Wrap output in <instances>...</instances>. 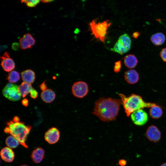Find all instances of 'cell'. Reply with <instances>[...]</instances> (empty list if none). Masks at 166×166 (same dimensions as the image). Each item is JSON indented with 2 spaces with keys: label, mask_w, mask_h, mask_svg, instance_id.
<instances>
[{
  "label": "cell",
  "mask_w": 166,
  "mask_h": 166,
  "mask_svg": "<svg viewBox=\"0 0 166 166\" xmlns=\"http://www.w3.org/2000/svg\"><path fill=\"white\" fill-rule=\"evenodd\" d=\"M119 164L121 166H125L126 164V161L124 159H121L119 162Z\"/></svg>",
  "instance_id": "cell-33"
},
{
  "label": "cell",
  "mask_w": 166,
  "mask_h": 166,
  "mask_svg": "<svg viewBox=\"0 0 166 166\" xmlns=\"http://www.w3.org/2000/svg\"><path fill=\"white\" fill-rule=\"evenodd\" d=\"M22 79L24 82L31 84L34 81L35 74L34 72L31 69H27L21 73Z\"/></svg>",
  "instance_id": "cell-15"
},
{
  "label": "cell",
  "mask_w": 166,
  "mask_h": 166,
  "mask_svg": "<svg viewBox=\"0 0 166 166\" xmlns=\"http://www.w3.org/2000/svg\"><path fill=\"white\" fill-rule=\"evenodd\" d=\"M124 62L125 65L128 69H133L137 65L138 61L136 57L133 54H129L125 56L124 58Z\"/></svg>",
  "instance_id": "cell-14"
},
{
  "label": "cell",
  "mask_w": 166,
  "mask_h": 166,
  "mask_svg": "<svg viewBox=\"0 0 166 166\" xmlns=\"http://www.w3.org/2000/svg\"><path fill=\"white\" fill-rule=\"evenodd\" d=\"M150 39L152 44L155 46H159L164 43L166 37L163 33L158 32L152 35Z\"/></svg>",
  "instance_id": "cell-16"
},
{
  "label": "cell",
  "mask_w": 166,
  "mask_h": 166,
  "mask_svg": "<svg viewBox=\"0 0 166 166\" xmlns=\"http://www.w3.org/2000/svg\"><path fill=\"white\" fill-rule=\"evenodd\" d=\"M121 68V61L120 60L115 63L114 71L115 73H118L120 72Z\"/></svg>",
  "instance_id": "cell-26"
},
{
  "label": "cell",
  "mask_w": 166,
  "mask_h": 166,
  "mask_svg": "<svg viewBox=\"0 0 166 166\" xmlns=\"http://www.w3.org/2000/svg\"><path fill=\"white\" fill-rule=\"evenodd\" d=\"M23 37L28 41L31 46L35 44L36 40L30 34L27 33L23 35Z\"/></svg>",
  "instance_id": "cell-25"
},
{
  "label": "cell",
  "mask_w": 166,
  "mask_h": 166,
  "mask_svg": "<svg viewBox=\"0 0 166 166\" xmlns=\"http://www.w3.org/2000/svg\"><path fill=\"white\" fill-rule=\"evenodd\" d=\"M19 44L20 47L22 49H30L32 47L29 43L23 36L20 38Z\"/></svg>",
  "instance_id": "cell-23"
},
{
  "label": "cell",
  "mask_w": 166,
  "mask_h": 166,
  "mask_svg": "<svg viewBox=\"0 0 166 166\" xmlns=\"http://www.w3.org/2000/svg\"><path fill=\"white\" fill-rule=\"evenodd\" d=\"M160 55L162 60L166 62V47L162 49L160 53Z\"/></svg>",
  "instance_id": "cell-27"
},
{
  "label": "cell",
  "mask_w": 166,
  "mask_h": 166,
  "mask_svg": "<svg viewBox=\"0 0 166 166\" xmlns=\"http://www.w3.org/2000/svg\"><path fill=\"white\" fill-rule=\"evenodd\" d=\"M6 79L10 83H16L20 79V74L16 71H12L8 74Z\"/></svg>",
  "instance_id": "cell-22"
},
{
  "label": "cell",
  "mask_w": 166,
  "mask_h": 166,
  "mask_svg": "<svg viewBox=\"0 0 166 166\" xmlns=\"http://www.w3.org/2000/svg\"><path fill=\"white\" fill-rule=\"evenodd\" d=\"M12 121L14 122H17L20 121L19 117L17 116H15L14 117Z\"/></svg>",
  "instance_id": "cell-35"
},
{
  "label": "cell",
  "mask_w": 166,
  "mask_h": 166,
  "mask_svg": "<svg viewBox=\"0 0 166 166\" xmlns=\"http://www.w3.org/2000/svg\"><path fill=\"white\" fill-rule=\"evenodd\" d=\"M121 104L120 99L100 98L95 102L93 114L103 122L114 121L118 114Z\"/></svg>",
  "instance_id": "cell-1"
},
{
  "label": "cell",
  "mask_w": 166,
  "mask_h": 166,
  "mask_svg": "<svg viewBox=\"0 0 166 166\" xmlns=\"http://www.w3.org/2000/svg\"><path fill=\"white\" fill-rule=\"evenodd\" d=\"M0 156L2 159L6 162H12L14 158V152L11 148L8 147H4L0 151Z\"/></svg>",
  "instance_id": "cell-12"
},
{
  "label": "cell",
  "mask_w": 166,
  "mask_h": 166,
  "mask_svg": "<svg viewBox=\"0 0 166 166\" xmlns=\"http://www.w3.org/2000/svg\"><path fill=\"white\" fill-rule=\"evenodd\" d=\"M124 77L125 81L130 84L136 83L139 79V73L134 69H130L126 71L124 73Z\"/></svg>",
  "instance_id": "cell-11"
},
{
  "label": "cell",
  "mask_w": 166,
  "mask_h": 166,
  "mask_svg": "<svg viewBox=\"0 0 166 166\" xmlns=\"http://www.w3.org/2000/svg\"><path fill=\"white\" fill-rule=\"evenodd\" d=\"M60 132L56 128L53 127L49 129L45 133L44 138L45 141L50 144H55L59 140Z\"/></svg>",
  "instance_id": "cell-10"
},
{
  "label": "cell",
  "mask_w": 166,
  "mask_h": 166,
  "mask_svg": "<svg viewBox=\"0 0 166 166\" xmlns=\"http://www.w3.org/2000/svg\"><path fill=\"white\" fill-rule=\"evenodd\" d=\"M160 166H166V163L162 164Z\"/></svg>",
  "instance_id": "cell-37"
},
{
  "label": "cell",
  "mask_w": 166,
  "mask_h": 166,
  "mask_svg": "<svg viewBox=\"0 0 166 166\" xmlns=\"http://www.w3.org/2000/svg\"><path fill=\"white\" fill-rule=\"evenodd\" d=\"M111 24L109 20L98 22L96 19L93 20L89 25L91 34L96 38L104 43L108 33V28Z\"/></svg>",
  "instance_id": "cell-4"
},
{
  "label": "cell",
  "mask_w": 166,
  "mask_h": 166,
  "mask_svg": "<svg viewBox=\"0 0 166 166\" xmlns=\"http://www.w3.org/2000/svg\"><path fill=\"white\" fill-rule=\"evenodd\" d=\"M41 90L43 91L47 89V86L45 83V81H43L39 86Z\"/></svg>",
  "instance_id": "cell-30"
},
{
  "label": "cell",
  "mask_w": 166,
  "mask_h": 166,
  "mask_svg": "<svg viewBox=\"0 0 166 166\" xmlns=\"http://www.w3.org/2000/svg\"><path fill=\"white\" fill-rule=\"evenodd\" d=\"M5 143L7 147L11 149L17 148L20 144L18 141L12 135L6 138Z\"/></svg>",
  "instance_id": "cell-21"
},
{
  "label": "cell",
  "mask_w": 166,
  "mask_h": 166,
  "mask_svg": "<svg viewBox=\"0 0 166 166\" xmlns=\"http://www.w3.org/2000/svg\"><path fill=\"white\" fill-rule=\"evenodd\" d=\"M131 40L127 34L120 36L111 50L120 54L123 55L128 52L130 49Z\"/></svg>",
  "instance_id": "cell-5"
},
{
  "label": "cell",
  "mask_w": 166,
  "mask_h": 166,
  "mask_svg": "<svg viewBox=\"0 0 166 166\" xmlns=\"http://www.w3.org/2000/svg\"><path fill=\"white\" fill-rule=\"evenodd\" d=\"M20 166H29L27 165L26 164H24L22 165H20Z\"/></svg>",
  "instance_id": "cell-38"
},
{
  "label": "cell",
  "mask_w": 166,
  "mask_h": 166,
  "mask_svg": "<svg viewBox=\"0 0 166 166\" xmlns=\"http://www.w3.org/2000/svg\"><path fill=\"white\" fill-rule=\"evenodd\" d=\"M56 94L54 91L50 89H47L42 91L41 94L42 100L46 103H50L55 99Z\"/></svg>",
  "instance_id": "cell-17"
},
{
  "label": "cell",
  "mask_w": 166,
  "mask_h": 166,
  "mask_svg": "<svg viewBox=\"0 0 166 166\" xmlns=\"http://www.w3.org/2000/svg\"><path fill=\"white\" fill-rule=\"evenodd\" d=\"M54 0H41L43 3H48L53 1Z\"/></svg>",
  "instance_id": "cell-36"
},
{
  "label": "cell",
  "mask_w": 166,
  "mask_h": 166,
  "mask_svg": "<svg viewBox=\"0 0 166 166\" xmlns=\"http://www.w3.org/2000/svg\"><path fill=\"white\" fill-rule=\"evenodd\" d=\"M145 136L149 141L156 143L160 140L161 133L157 126L154 125H151L147 128Z\"/></svg>",
  "instance_id": "cell-9"
},
{
  "label": "cell",
  "mask_w": 166,
  "mask_h": 166,
  "mask_svg": "<svg viewBox=\"0 0 166 166\" xmlns=\"http://www.w3.org/2000/svg\"><path fill=\"white\" fill-rule=\"evenodd\" d=\"M1 59V65L4 71L7 72H10L15 68V62L10 57Z\"/></svg>",
  "instance_id": "cell-18"
},
{
  "label": "cell",
  "mask_w": 166,
  "mask_h": 166,
  "mask_svg": "<svg viewBox=\"0 0 166 166\" xmlns=\"http://www.w3.org/2000/svg\"><path fill=\"white\" fill-rule=\"evenodd\" d=\"M71 89L74 96L80 98L85 97L89 91L87 84L83 81H79L75 82L73 84Z\"/></svg>",
  "instance_id": "cell-7"
},
{
  "label": "cell",
  "mask_w": 166,
  "mask_h": 166,
  "mask_svg": "<svg viewBox=\"0 0 166 166\" xmlns=\"http://www.w3.org/2000/svg\"><path fill=\"white\" fill-rule=\"evenodd\" d=\"M131 120L135 125L141 126L145 124L148 120L147 113L142 109L137 110L131 115Z\"/></svg>",
  "instance_id": "cell-8"
},
{
  "label": "cell",
  "mask_w": 166,
  "mask_h": 166,
  "mask_svg": "<svg viewBox=\"0 0 166 166\" xmlns=\"http://www.w3.org/2000/svg\"><path fill=\"white\" fill-rule=\"evenodd\" d=\"M150 117L154 119H158L162 115L163 109L160 105L156 104L151 107L149 112Z\"/></svg>",
  "instance_id": "cell-19"
},
{
  "label": "cell",
  "mask_w": 166,
  "mask_h": 166,
  "mask_svg": "<svg viewBox=\"0 0 166 166\" xmlns=\"http://www.w3.org/2000/svg\"><path fill=\"white\" fill-rule=\"evenodd\" d=\"M30 93L31 97L34 99H35L38 97V92L34 88L31 90Z\"/></svg>",
  "instance_id": "cell-28"
},
{
  "label": "cell",
  "mask_w": 166,
  "mask_h": 166,
  "mask_svg": "<svg viewBox=\"0 0 166 166\" xmlns=\"http://www.w3.org/2000/svg\"><path fill=\"white\" fill-rule=\"evenodd\" d=\"M19 44L17 42H13L11 45L12 49L14 51L18 50L19 49Z\"/></svg>",
  "instance_id": "cell-29"
},
{
  "label": "cell",
  "mask_w": 166,
  "mask_h": 166,
  "mask_svg": "<svg viewBox=\"0 0 166 166\" xmlns=\"http://www.w3.org/2000/svg\"><path fill=\"white\" fill-rule=\"evenodd\" d=\"M45 152L43 148L38 147L32 152L30 157L32 161L35 163H40L44 157Z\"/></svg>",
  "instance_id": "cell-13"
},
{
  "label": "cell",
  "mask_w": 166,
  "mask_h": 166,
  "mask_svg": "<svg viewBox=\"0 0 166 166\" xmlns=\"http://www.w3.org/2000/svg\"><path fill=\"white\" fill-rule=\"evenodd\" d=\"M22 103L24 106L27 107L29 104L28 100L27 99L25 98L22 100Z\"/></svg>",
  "instance_id": "cell-31"
},
{
  "label": "cell",
  "mask_w": 166,
  "mask_h": 166,
  "mask_svg": "<svg viewBox=\"0 0 166 166\" xmlns=\"http://www.w3.org/2000/svg\"><path fill=\"white\" fill-rule=\"evenodd\" d=\"M22 3H25L29 7H33L36 6L41 0H20Z\"/></svg>",
  "instance_id": "cell-24"
},
{
  "label": "cell",
  "mask_w": 166,
  "mask_h": 166,
  "mask_svg": "<svg viewBox=\"0 0 166 166\" xmlns=\"http://www.w3.org/2000/svg\"><path fill=\"white\" fill-rule=\"evenodd\" d=\"M6 124L7 126L4 129V132L13 136L18 141L20 144L27 148L28 146L26 141L31 127L26 125L23 122H14L12 120L7 122Z\"/></svg>",
  "instance_id": "cell-3"
},
{
  "label": "cell",
  "mask_w": 166,
  "mask_h": 166,
  "mask_svg": "<svg viewBox=\"0 0 166 166\" xmlns=\"http://www.w3.org/2000/svg\"><path fill=\"white\" fill-rule=\"evenodd\" d=\"M2 93L6 98L12 101H17L21 98L18 91V86L12 83L6 85L2 90Z\"/></svg>",
  "instance_id": "cell-6"
},
{
  "label": "cell",
  "mask_w": 166,
  "mask_h": 166,
  "mask_svg": "<svg viewBox=\"0 0 166 166\" xmlns=\"http://www.w3.org/2000/svg\"><path fill=\"white\" fill-rule=\"evenodd\" d=\"M8 47V45H1L0 46V51L4 50L7 49Z\"/></svg>",
  "instance_id": "cell-34"
},
{
  "label": "cell",
  "mask_w": 166,
  "mask_h": 166,
  "mask_svg": "<svg viewBox=\"0 0 166 166\" xmlns=\"http://www.w3.org/2000/svg\"><path fill=\"white\" fill-rule=\"evenodd\" d=\"M140 34V33L138 31L135 32L132 34V36L134 38H137Z\"/></svg>",
  "instance_id": "cell-32"
},
{
  "label": "cell",
  "mask_w": 166,
  "mask_h": 166,
  "mask_svg": "<svg viewBox=\"0 0 166 166\" xmlns=\"http://www.w3.org/2000/svg\"><path fill=\"white\" fill-rule=\"evenodd\" d=\"M119 95L121 104L127 117L137 110L145 108H151L156 104L155 103L146 102L141 96L135 94H132L128 96L122 93L119 94Z\"/></svg>",
  "instance_id": "cell-2"
},
{
  "label": "cell",
  "mask_w": 166,
  "mask_h": 166,
  "mask_svg": "<svg viewBox=\"0 0 166 166\" xmlns=\"http://www.w3.org/2000/svg\"><path fill=\"white\" fill-rule=\"evenodd\" d=\"M33 88L31 84L23 82L18 86V93L24 98L30 93Z\"/></svg>",
  "instance_id": "cell-20"
}]
</instances>
